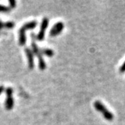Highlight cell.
<instances>
[{"label": "cell", "instance_id": "obj_3", "mask_svg": "<svg viewBox=\"0 0 125 125\" xmlns=\"http://www.w3.org/2000/svg\"><path fill=\"white\" fill-rule=\"evenodd\" d=\"M6 99L5 101V108L7 110H11L14 106V100L13 97V88H7L6 89Z\"/></svg>", "mask_w": 125, "mask_h": 125}, {"label": "cell", "instance_id": "obj_6", "mask_svg": "<svg viewBox=\"0 0 125 125\" xmlns=\"http://www.w3.org/2000/svg\"><path fill=\"white\" fill-rule=\"evenodd\" d=\"M25 53L27 55V59H28V65H29V67L32 70L34 67V56H33V53L29 48H26L25 49Z\"/></svg>", "mask_w": 125, "mask_h": 125}, {"label": "cell", "instance_id": "obj_13", "mask_svg": "<svg viewBox=\"0 0 125 125\" xmlns=\"http://www.w3.org/2000/svg\"><path fill=\"white\" fill-rule=\"evenodd\" d=\"M3 28H5V23H4L0 20V29H1Z\"/></svg>", "mask_w": 125, "mask_h": 125}, {"label": "cell", "instance_id": "obj_4", "mask_svg": "<svg viewBox=\"0 0 125 125\" xmlns=\"http://www.w3.org/2000/svg\"><path fill=\"white\" fill-rule=\"evenodd\" d=\"M49 24V19L47 18H43L42 23H41V27H40V30L36 37V39L39 41H42L44 39L45 36V32L47 30V28Z\"/></svg>", "mask_w": 125, "mask_h": 125}, {"label": "cell", "instance_id": "obj_8", "mask_svg": "<svg viewBox=\"0 0 125 125\" xmlns=\"http://www.w3.org/2000/svg\"><path fill=\"white\" fill-rule=\"evenodd\" d=\"M41 53L42 54H45V56H48V57H52L54 56V52L52 49H48V48H45V49H42L41 50Z\"/></svg>", "mask_w": 125, "mask_h": 125}, {"label": "cell", "instance_id": "obj_2", "mask_svg": "<svg viewBox=\"0 0 125 125\" xmlns=\"http://www.w3.org/2000/svg\"><path fill=\"white\" fill-rule=\"evenodd\" d=\"M31 47H32V52L33 54H36V56L38 58V65H39V68L41 70H44L46 68V63H45V60L42 58V53H41V50L38 47V46L35 42V40H32L31 42Z\"/></svg>", "mask_w": 125, "mask_h": 125}, {"label": "cell", "instance_id": "obj_1", "mask_svg": "<svg viewBox=\"0 0 125 125\" xmlns=\"http://www.w3.org/2000/svg\"><path fill=\"white\" fill-rule=\"evenodd\" d=\"M94 106L99 113H101L102 114L106 120L108 121H111L113 120V118H114L113 114L100 101H98V100L95 101L94 103Z\"/></svg>", "mask_w": 125, "mask_h": 125}, {"label": "cell", "instance_id": "obj_10", "mask_svg": "<svg viewBox=\"0 0 125 125\" xmlns=\"http://www.w3.org/2000/svg\"><path fill=\"white\" fill-rule=\"evenodd\" d=\"M15 27V23L13 22H7L5 23V28L6 29H13Z\"/></svg>", "mask_w": 125, "mask_h": 125}, {"label": "cell", "instance_id": "obj_9", "mask_svg": "<svg viewBox=\"0 0 125 125\" xmlns=\"http://www.w3.org/2000/svg\"><path fill=\"white\" fill-rule=\"evenodd\" d=\"M10 8L4 5L0 4V13H9Z\"/></svg>", "mask_w": 125, "mask_h": 125}, {"label": "cell", "instance_id": "obj_12", "mask_svg": "<svg viewBox=\"0 0 125 125\" xmlns=\"http://www.w3.org/2000/svg\"><path fill=\"white\" fill-rule=\"evenodd\" d=\"M120 72L121 73H124L125 72V61L124 62V63L120 67Z\"/></svg>", "mask_w": 125, "mask_h": 125}, {"label": "cell", "instance_id": "obj_7", "mask_svg": "<svg viewBox=\"0 0 125 125\" xmlns=\"http://www.w3.org/2000/svg\"><path fill=\"white\" fill-rule=\"evenodd\" d=\"M37 21H31V22H29L25 23L24 25H23L22 28L24 31H26L27 30H30V29H33L35 27L37 26Z\"/></svg>", "mask_w": 125, "mask_h": 125}, {"label": "cell", "instance_id": "obj_14", "mask_svg": "<svg viewBox=\"0 0 125 125\" xmlns=\"http://www.w3.org/2000/svg\"><path fill=\"white\" fill-rule=\"evenodd\" d=\"M4 90V87L3 85H0V95H1V94L3 93Z\"/></svg>", "mask_w": 125, "mask_h": 125}, {"label": "cell", "instance_id": "obj_5", "mask_svg": "<svg viewBox=\"0 0 125 125\" xmlns=\"http://www.w3.org/2000/svg\"><path fill=\"white\" fill-rule=\"evenodd\" d=\"M63 29H64L63 22H58L52 27V29L50 30V32H49V35L52 37L58 36V34H60L62 32Z\"/></svg>", "mask_w": 125, "mask_h": 125}, {"label": "cell", "instance_id": "obj_11", "mask_svg": "<svg viewBox=\"0 0 125 125\" xmlns=\"http://www.w3.org/2000/svg\"><path fill=\"white\" fill-rule=\"evenodd\" d=\"M9 4H10V8L13 9L16 6V1L14 0H10L9 1Z\"/></svg>", "mask_w": 125, "mask_h": 125}]
</instances>
